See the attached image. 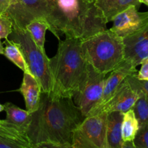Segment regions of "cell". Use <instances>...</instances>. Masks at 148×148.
Masks as SVG:
<instances>
[{
	"label": "cell",
	"mask_w": 148,
	"mask_h": 148,
	"mask_svg": "<svg viewBox=\"0 0 148 148\" xmlns=\"http://www.w3.org/2000/svg\"><path fill=\"white\" fill-rule=\"evenodd\" d=\"M84 119L72 98L42 92L38 108L31 114L27 134L33 145L72 143L74 130Z\"/></svg>",
	"instance_id": "1"
},
{
	"label": "cell",
	"mask_w": 148,
	"mask_h": 148,
	"mask_svg": "<svg viewBox=\"0 0 148 148\" xmlns=\"http://www.w3.org/2000/svg\"><path fill=\"white\" fill-rule=\"evenodd\" d=\"M107 23L94 2L85 0H57L48 20L49 30L59 40L60 34L84 40L106 30Z\"/></svg>",
	"instance_id": "2"
},
{
	"label": "cell",
	"mask_w": 148,
	"mask_h": 148,
	"mask_svg": "<svg viewBox=\"0 0 148 148\" xmlns=\"http://www.w3.org/2000/svg\"><path fill=\"white\" fill-rule=\"evenodd\" d=\"M88 64L82 40L70 38L59 40L57 52L49 59L52 77L51 93L72 98L86 76Z\"/></svg>",
	"instance_id": "3"
},
{
	"label": "cell",
	"mask_w": 148,
	"mask_h": 148,
	"mask_svg": "<svg viewBox=\"0 0 148 148\" xmlns=\"http://www.w3.org/2000/svg\"><path fill=\"white\" fill-rule=\"evenodd\" d=\"M82 48L87 62L100 73H110L124 60L123 38L110 29L82 40Z\"/></svg>",
	"instance_id": "4"
},
{
	"label": "cell",
	"mask_w": 148,
	"mask_h": 148,
	"mask_svg": "<svg viewBox=\"0 0 148 148\" xmlns=\"http://www.w3.org/2000/svg\"><path fill=\"white\" fill-rule=\"evenodd\" d=\"M9 36V40L14 42L20 48L30 73L40 85L42 92H51L52 77L49 58L46 51H42L38 47L25 29L12 27V31Z\"/></svg>",
	"instance_id": "5"
},
{
	"label": "cell",
	"mask_w": 148,
	"mask_h": 148,
	"mask_svg": "<svg viewBox=\"0 0 148 148\" xmlns=\"http://www.w3.org/2000/svg\"><path fill=\"white\" fill-rule=\"evenodd\" d=\"M108 113L101 111L88 116L73 132L74 148H106V133Z\"/></svg>",
	"instance_id": "6"
},
{
	"label": "cell",
	"mask_w": 148,
	"mask_h": 148,
	"mask_svg": "<svg viewBox=\"0 0 148 148\" xmlns=\"http://www.w3.org/2000/svg\"><path fill=\"white\" fill-rule=\"evenodd\" d=\"M57 0H12L4 14L12 23V27L25 29L32 20L42 19L47 22Z\"/></svg>",
	"instance_id": "7"
},
{
	"label": "cell",
	"mask_w": 148,
	"mask_h": 148,
	"mask_svg": "<svg viewBox=\"0 0 148 148\" xmlns=\"http://www.w3.org/2000/svg\"><path fill=\"white\" fill-rule=\"evenodd\" d=\"M106 74L97 72L88 64V72L72 99L84 117L90 114L101 100L106 81Z\"/></svg>",
	"instance_id": "8"
},
{
	"label": "cell",
	"mask_w": 148,
	"mask_h": 148,
	"mask_svg": "<svg viewBox=\"0 0 148 148\" xmlns=\"http://www.w3.org/2000/svg\"><path fill=\"white\" fill-rule=\"evenodd\" d=\"M110 30L124 38L137 33L148 25V12H140L135 6H130L113 18Z\"/></svg>",
	"instance_id": "9"
},
{
	"label": "cell",
	"mask_w": 148,
	"mask_h": 148,
	"mask_svg": "<svg viewBox=\"0 0 148 148\" xmlns=\"http://www.w3.org/2000/svg\"><path fill=\"white\" fill-rule=\"evenodd\" d=\"M137 72L138 71L135 67L127 61L124 60L118 67L110 72L109 76L106 79L101 100L96 107L88 116L98 114L103 106H104L116 93L126 77L129 75L137 74Z\"/></svg>",
	"instance_id": "10"
},
{
	"label": "cell",
	"mask_w": 148,
	"mask_h": 148,
	"mask_svg": "<svg viewBox=\"0 0 148 148\" xmlns=\"http://www.w3.org/2000/svg\"><path fill=\"white\" fill-rule=\"evenodd\" d=\"M124 60L137 67L148 58V25L137 33L123 38Z\"/></svg>",
	"instance_id": "11"
},
{
	"label": "cell",
	"mask_w": 148,
	"mask_h": 148,
	"mask_svg": "<svg viewBox=\"0 0 148 148\" xmlns=\"http://www.w3.org/2000/svg\"><path fill=\"white\" fill-rule=\"evenodd\" d=\"M140 95L131 88L130 84L124 79L119 89L114 96L101 108V111L107 113L112 111L125 113L132 109ZM99 112V113H100Z\"/></svg>",
	"instance_id": "12"
},
{
	"label": "cell",
	"mask_w": 148,
	"mask_h": 148,
	"mask_svg": "<svg viewBox=\"0 0 148 148\" xmlns=\"http://www.w3.org/2000/svg\"><path fill=\"white\" fill-rule=\"evenodd\" d=\"M0 148H34L27 132L0 119Z\"/></svg>",
	"instance_id": "13"
},
{
	"label": "cell",
	"mask_w": 148,
	"mask_h": 148,
	"mask_svg": "<svg viewBox=\"0 0 148 148\" xmlns=\"http://www.w3.org/2000/svg\"><path fill=\"white\" fill-rule=\"evenodd\" d=\"M18 91L24 97L26 110L30 114L36 111L40 103L42 90L39 82L32 74L24 73Z\"/></svg>",
	"instance_id": "14"
},
{
	"label": "cell",
	"mask_w": 148,
	"mask_h": 148,
	"mask_svg": "<svg viewBox=\"0 0 148 148\" xmlns=\"http://www.w3.org/2000/svg\"><path fill=\"white\" fill-rule=\"evenodd\" d=\"M124 113H108L106 133V148H121L124 141L121 135V124Z\"/></svg>",
	"instance_id": "15"
},
{
	"label": "cell",
	"mask_w": 148,
	"mask_h": 148,
	"mask_svg": "<svg viewBox=\"0 0 148 148\" xmlns=\"http://www.w3.org/2000/svg\"><path fill=\"white\" fill-rule=\"evenodd\" d=\"M95 5L101 10L107 23L112 21L118 13L130 6H135L139 9V0H95Z\"/></svg>",
	"instance_id": "16"
},
{
	"label": "cell",
	"mask_w": 148,
	"mask_h": 148,
	"mask_svg": "<svg viewBox=\"0 0 148 148\" xmlns=\"http://www.w3.org/2000/svg\"><path fill=\"white\" fill-rule=\"evenodd\" d=\"M4 111L6 112V119H4L6 122L27 132L31 120L30 113L10 102L4 105Z\"/></svg>",
	"instance_id": "17"
},
{
	"label": "cell",
	"mask_w": 148,
	"mask_h": 148,
	"mask_svg": "<svg viewBox=\"0 0 148 148\" xmlns=\"http://www.w3.org/2000/svg\"><path fill=\"white\" fill-rule=\"evenodd\" d=\"M25 30L30 33L38 47L42 51H46L44 48L46 32L49 30V25L47 22L42 19H36L32 20L26 25Z\"/></svg>",
	"instance_id": "18"
},
{
	"label": "cell",
	"mask_w": 148,
	"mask_h": 148,
	"mask_svg": "<svg viewBox=\"0 0 148 148\" xmlns=\"http://www.w3.org/2000/svg\"><path fill=\"white\" fill-rule=\"evenodd\" d=\"M4 44L5 45V47L4 48L3 55H4L17 67L20 68L24 73H30L28 66L18 46L14 42L9 40L8 38L5 39Z\"/></svg>",
	"instance_id": "19"
},
{
	"label": "cell",
	"mask_w": 148,
	"mask_h": 148,
	"mask_svg": "<svg viewBox=\"0 0 148 148\" xmlns=\"http://www.w3.org/2000/svg\"><path fill=\"white\" fill-rule=\"evenodd\" d=\"M140 124L132 109L124 113L121 124V135L124 142L133 141L138 132Z\"/></svg>",
	"instance_id": "20"
},
{
	"label": "cell",
	"mask_w": 148,
	"mask_h": 148,
	"mask_svg": "<svg viewBox=\"0 0 148 148\" xmlns=\"http://www.w3.org/2000/svg\"><path fill=\"white\" fill-rule=\"evenodd\" d=\"M140 95L132 109L134 111L140 125L148 123V99L142 92L138 93Z\"/></svg>",
	"instance_id": "21"
},
{
	"label": "cell",
	"mask_w": 148,
	"mask_h": 148,
	"mask_svg": "<svg viewBox=\"0 0 148 148\" xmlns=\"http://www.w3.org/2000/svg\"><path fill=\"white\" fill-rule=\"evenodd\" d=\"M137 74L129 75L126 77V79L130 84L131 88L137 94L142 92L144 94L148 99V81L140 80L137 77Z\"/></svg>",
	"instance_id": "22"
},
{
	"label": "cell",
	"mask_w": 148,
	"mask_h": 148,
	"mask_svg": "<svg viewBox=\"0 0 148 148\" xmlns=\"http://www.w3.org/2000/svg\"><path fill=\"white\" fill-rule=\"evenodd\" d=\"M133 143L136 148H148V123L140 125Z\"/></svg>",
	"instance_id": "23"
},
{
	"label": "cell",
	"mask_w": 148,
	"mask_h": 148,
	"mask_svg": "<svg viewBox=\"0 0 148 148\" xmlns=\"http://www.w3.org/2000/svg\"><path fill=\"white\" fill-rule=\"evenodd\" d=\"M12 31V23L5 14H0V38L7 39Z\"/></svg>",
	"instance_id": "24"
},
{
	"label": "cell",
	"mask_w": 148,
	"mask_h": 148,
	"mask_svg": "<svg viewBox=\"0 0 148 148\" xmlns=\"http://www.w3.org/2000/svg\"><path fill=\"white\" fill-rule=\"evenodd\" d=\"M34 148H74L71 143H41L34 145Z\"/></svg>",
	"instance_id": "25"
},
{
	"label": "cell",
	"mask_w": 148,
	"mask_h": 148,
	"mask_svg": "<svg viewBox=\"0 0 148 148\" xmlns=\"http://www.w3.org/2000/svg\"><path fill=\"white\" fill-rule=\"evenodd\" d=\"M137 77L140 80L148 81V58L141 64V68L137 72Z\"/></svg>",
	"instance_id": "26"
},
{
	"label": "cell",
	"mask_w": 148,
	"mask_h": 148,
	"mask_svg": "<svg viewBox=\"0 0 148 148\" xmlns=\"http://www.w3.org/2000/svg\"><path fill=\"white\" fill-rule=\"evenodd\" d=\"M12 0H0V14H4L11 4Z\"/></svg>",
	"instance_id": "27"
},
{
	"label": "cell",
	"mask_w": 148,
	"mask_h": 148,
	"mask_svg": "<svg viewBox=\"0 0 148 148\" xmlns=\"http://www.w3.org/2000/svg\"><path fill=\"white\" fill-rule=\"evenodd\" d=\"M121 148H136L134 146L133 141H130V142H124L123 143L122 147Z\"/></svg>",
	"instance_id": "28"
},
{
	"label": "cell",
	"mask_w": 148,
	"mask_h": 148,
	"mask_svg": "<svg viewBox=\"0 0 148 148\" xmlns=\"http://www.w3.org/2000/svg\"><path fill=\"white\" fill-rule=\"evenodd\" d=\"M4 53V46H3V43L1 42V38H0V54H3Z\"/></svg>",
	"instance_id": "29"
},
{
	"label": "cell",
	"mask_w": 148,
	"mask_h": 148,
	"mask_svg": "<svg viewBox=\"0 0 148 148\" xmlns=\"http://www.w3.org/2000/svg\"><path fill=\"white\" fill-rule=\"evenodd\" d=\"M139 2H140V4H145L147 6H148V0H139Z\"/></svg>",
	"instance_id": "30"
},
{
	"label": "cell",
	"mask_w": 148,
	"mask_h": 148,
	"mask_svg": "<svg viewBox=\"0 0 148 148\" xmlns=\"http://www.w3.org/2000/svg\"><path fill=\"white\" fill-rule=\"evenodd\" d=\"M3 111H4V105L0 104V112H1Z\"/></svg>",
	"instance_id": "31"
},
{
	"label": "cell",
	"mask_w": 148,
	"mask_h": 148,
	"mask_svg": "<svg viewBox=\"0 0 148 148\" xmlns=\"http://www.w3.org/2000/svg\"><path fill=\"white\" fill-rule=\"evenodd\" d=\"M85 1H88V2H94V1H95V0H85Z\"/></svg>",
	"instance_id": "32"
}]
</instances>
